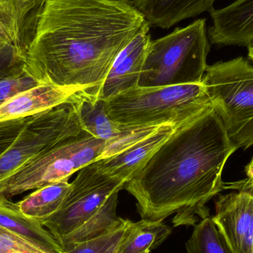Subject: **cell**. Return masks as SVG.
<instances>
[{"mask_svg":"<svg viewBox=\"0 0 253 253\" xmlns=\"http://www.w3.org/2000/svg\"><path fill=\"white\" fill-rule=\"evenodd\" d=\"M147 23L131 0H47L25 68L40 83L90 91Z\"/></svg>","mask_w":253,"mask_h":253,"instance_id":"cell-1","label":"cell"},{"mask_svg":"<svg viewBox=\"0 0 253 253\" xmlns=\"http://www.w3.org/2000/svg\"><path fill=\"white\" fill-rule=\"evenodd\" d=\"M238 147L213 108L176 128L124 189L136 200L142 219L174 227L209 216L205 205L224 189L222 172Z\"/></svg>","mask_w":253,"mask_h":253,"instance_id":"cell-2","label":"cell"},{"mask_svg":"<svg viewBox=\"0 0 253 253\" xmlns=\"http://www.w3.org/2000/svg\"><path fill=\"white\" fill-rule=\"evenodd\" d=\"M111 120L126 127L180 126L212 108L202 83L141 87L136 86L105 102Z\"/></svg>","mask_w":253,"mask_h":253,"instance_id":"cell-3","label":"cell"},{"mask_svg":"<svg viewBox=\"0 0 253 253\" xmlns=\"http://www.w3.org/2000/svg\"><path fill=\"white\" fill-rule=\"evenodd\" d=\"M210 41L206 19L175 28L152 40L138 86L160 87L202 83L208 68Z\"/></svg>","mask_w":253,"mask_h":253,"instance_id":"cell-4","label":"cell"},{"mask_svg":"<svg viewBox=\"0 0 253 253\" xmlns=\"http://www.w3.org/2000/svg\"><path fill=\"white\" fill-rule=\"evenodd\" d=\"M202 83L233 144L253 146V65L242 56L208 65Z\"/></svg>","mask_w":253,"mask_h":253,"instance_id":"cell-5","label":"cell"},{"mask_svg":"<svg viewBox=\"0 0 253 253\" xmlns=\"http://www.w3.org/2000/svg\"><path fill=\"white\" fill-rule=\"evenodd\" d=\"M106 141L87 132L44 152L0 183V199H11L60 181L100 160Z\"/></svg>","mask_w":253,"mask_h":253,"instance_id":"cell-6","label":"cell"},{"mask_svg":"<svg viewBox=\"0 0 253 253\" xmlns=\"http://www.w3.org/2000/svg\"><path fill=\"white\" fill-rule=\"evenodd\" d=\"M71 98L30 117L16 141L0 156V183L44 152L86 132Z\"/></svg>","mask_w":253,"mask_h":253,"instance_id":"cell-7","label":"cell"},{"mask_svg":"<svg viewBox=\"0 0 253 253\" xmlns=\"http://www.w3.org/2000/svg\"><path fill=\"white\" fill-rule=\"evenodd\" d=\"M77 172L60 208L41 222L57 242L94 215L113 193L124 189L126 184L101 170L95 162Z\"/></svg>","mask_w":253,"mask_h":253,"instance_id":"cell-8","label":"cell"},{"mask_svg":"<svg viewBox=\"0 0 253 253\" xmlns=\"http://www.w3.org/2000/svg\"><path fill=\"white\" fill-rule=\"evenodd\" d=\"M227 188L236 192L220 196L212 218L235 253H253V184L245 179Z\"/></svg>","mask_w":253,"mask_h":253,"instance_id":"cell-9","label":"cell"},{"mask_svg":"<svg viewBox=\"0 0 253 253\" xmlns=\"http://www.w3.org/2000/svg\"><path fill=\"white\" fill-rule=\"evenodd\" d=\"M150 27L147 22L119 53L106 78L99 87L90 91H84L106 102L117 95L138 86L152 41Z\"/></svg>","mask_w":253,"mask_h":253,"instance_id":"cell-10","label":"cell"},{"mask_svg":"<svg viewBox=\"0 0 253 253\" xmlns=\"http://www.w3.org/2000/svg\"><path fill=\"white\" fill-rule=\"evenodd\" d=\"M210 42L217 45L248 46L253 42V0H236L211 12Z\"/></svg>","mask_w":253,"mask_h":253,"instance_id":"cell-11","label":"cell"},{"mask_svg":"<svg viewBox=\"0 0 253 253\" xmlns=\"http://www.w3.org/2000/svg\"><path fill=\"white\" fill-rule=\"evenodd\" d=\"M178 126L165 125L119 154L95 162L105 173L126 183Z\"/></svg>","mask_w":253,"mask_h":253,"instance_id":"cell-12","label":"cell"},{"mask_svg":"<svg viewBox=\"0 0 253 253\" xmlns=\"http://www.w3.org/2000/svg\"><path fill=\"white\" fill-rule=\"evenodd\" d=\"M44 4L29 0H0V32L25 56Z\"/></svg>","mask_w":253,"mask_h":253,"instance_id":"cell-13","label":"cell"},{"mask_svg":"<svg viewBox=\"0 0 253 253\" xmlns=\"http://www.w3.org/2000/svg\"><path fill=\"white\" fill-rule=\"evenodd\" d=\"M82 90L41 83L0 105V122L25 118L51 109L65 103Z\"/></svg>","mask_w":253,"mask_h":253,"instance_id":"cell-14","label":"cell"},{"mask_svg":"<svg viewBox=\"0 0 253 253\" xmlns=\"http://www.w3.org/2000/svg\"><path fill=\"white\" fill-rule=\"evenodd\" d=\"M216 0H131L151 27L169 29L178 22L211 12Z\"/></svg>","mask_w":253,"mask_h":253,"instance_id":"cell-15","label":"cell"},{"mask_svg":"<svg viewBox=\"0 0 253 253\" xmlns=\"http://www.w3.org/2000/svg\"><path fill=\"white\" fill-rule=\"evenodd\" d=\"M0 227L35 244L49 253H63L53 235L37 220L22 213L10 199H0Z\"/></svg>","mask_w":253,"mask_h":253,"instance_id":"cell-16","label":"cell"},{"mask_svg":"<svg viewBox=\"0 0 253 253\" xmlns=\"http://www.w3.org/2000/svg\"><path fill=\"white\" fill-rule=\"evenodd\" d=\"M71 99L83 129L95 138L110 142L126 129V126L117 124L108 117L105 101L84 90L75 93Z\"/></svg>","mask_w":253,"mask_h":253,"instance_id":"cell-17","label":"cell"},{"mask_svg":"<svg viewBox=\"0 0 253 253\" xmlns=\"http://www.w3.org/2000/svg\"><path fill=\"white\" fill-rule=\"evenodd\" d=\"M119 193H113L94 215L72 233L58 241L64 251L112 233L129 222V220L124 219L117 215Z\"/></svg>","mask_w":253,"mask_h":253,"instance_id":"cell-18","label":"cell"},{"mask_svg":"<svg viewBox=\"0 0 253 253\" xmlns=\"http://www.w3.org/2000/svg\"><path fill=\"white\" fill-rule=\"evenodd\" d=\"M70 189L69 181H58L34 190L16 205L25 216L42 222L58 211Z\"/></svg>","mask_w":253,"mask_h":253,"instance_id":"cell-19","label":"cell"},{"mask_svg":"<svg viewBox=\"0 0 253 253\" xmlns=\"http://www.w3.org/2000/svg\"><path fill=\"white\" fill-rule=\"evenodd\" d=\"M171 233L163 221L141 219L132 222L116 253H151Z\"/></svg>","mask_w":253,"mask_h":253,"instance_id":"cell-20","label":"cell"},{"mask_svg":"<svg viewBox=\"0 0 253 253\" xmlns=\"http://www.w3.org/2000/svg\"><path fill=\"white\" fill-rule=\"evenodd\" d=\"M187 253H235L212 216H208L195 226L186 243Z\"/></svg>","mask_w":253,"mask_h":253,"instance_id":"cell-21","label":"cell"},{"mask_svg":"<svg viewBox=\"0 0 253 253\" xmlns=\"http://www.w3.org/2000/svg\"><path fill=\"white\" fill-rule=\"evenodd\" d=\"M41 84L25 67V62L10 74L0 78V105Z\"/></svg>","mask_w":253,"mask_h":253,"instance_id":"cell-22","label":"cell"},{"mask_svg":"<svg viewBox=\"0 0 253 253\" xmlns=\"http://www.w3.org/2000/svg\"><path fill=\"white\" fill-rule=\"evenodd\" d=\"M132 223L129 221L124 227L112 233L76 245L63 253H116Z\"/></svg>","mask_w":253,"mask_h":253,"instance_id":"cell-23","label":"cell"},{"mask_svg":"<svg viewBox=\"0 0 253 253\" xmlns=\"http://www.w3.org/2000/svg\"><path fill=\"white\" fill-rule=\"evenodd\" d=\"M0 253H49L30 241L0 227Z\"/></svg>","mask_w":253,"mask_h":253,"instance_id":"cell-24","label":"cell"},{"mask_svg":"<svg viewBox=\"0 0 253 253\" xmlns=\"http://www.w3.org/2000/svg\"><path fill=\"white\" fill-rule=\"evenodd\" d=\"M29 118L0 122V156L16 141Z\"/></svg>","mask_w":253,"mask_h":253,"instance_id":"cell-25","label":"cell"},{"mask_svg":"<svg viewBox=\"0 0 253 253\" xmlns=\"http://www.w3.org/2000/svg\"><path fill=\"white\" fill-rule=\"evenodd\" d=\"M25 55L13 44L0 49V78L10 74L25 62Z\"/></svg>","mask_w":253,"mask_h":253,"instance_id":"cell-26","label":"cell"},{"mask_svg":"<svg viewBox=\"0 0 253 253\" xmlns=\"http://www.w3.org/2000/svg\"><path fill=\"white\" fill-rule=\"evenodd\" d=\"M245 170H246L247 176H248V178L246 179L247 181L253 184V159L251 163L246 167Z\"/></svg>","mask_w":253,"mask_h":253,"instance_id":"cell-27","label":"cell"},{"mask_svg":"<svg viewBox=\"0 0 253 253\" xmlns=\"http://www.w3.org/2000/svg\"><path fill=\"white\" fill-rule=\"evenodd\" d=\"M10 44H13L2 33L0 32V49L4 48V47H7V46L10 45Z\"/></svg>","mask_w":253,"mask_h":253,"instance_id":"cell-28","label":"cell"},{"mask_svg":"<svg viewBox=\"0 0 253 253\" xmlns=\"http://www.w3.org/2000/svg\"><path fill=\"white\" fill-rule=\"evenodd\" d=\"M248 47V56H249L250 59H252L253 61V42H251Z\"/></svg>","mask_w":253,"mask_h":253,"instance_id":"cell-29","label":"cell"},{"mask_svg":"<svg viewBox=\"0 0 253 253\" xmlns=\"http://www.w3.org/2000/svg\"><path fill=\"white\" fill-rule=\"evenodd\" d=\"M29 1H36V2L42 3V4H44L47 0H29Z\"/></svg>","mask_w":253,"mask_h":253,"instance_id":"cell-30","label":"cell"}]
</instances>
